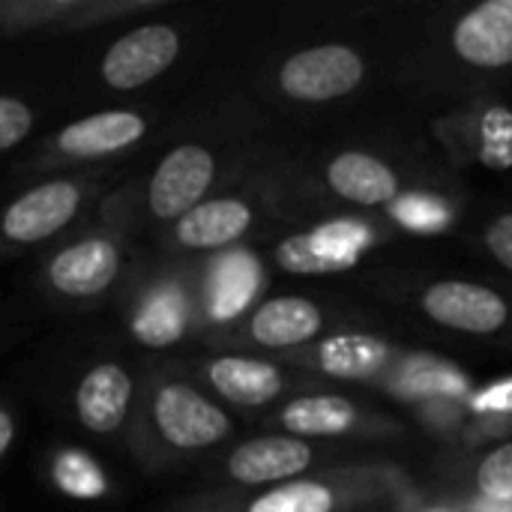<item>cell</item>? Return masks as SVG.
Masks as SVG:
<instances>
[{"instance_id":"cell-1","label":"cell","mask_w":512,"mask_h":512,"mask_svg":"<svg viewBox=\"0 0 512 512\" xmlns=\"http://www.w3.org/2000/svg\"><path fill=\"white\" fill-rule=\"evenodd\" d=\"M234 435L225 408L195 381L165 366L141 372V396L126 438V453L150 474L216 450Z\"/></svg>"},{"instance_id":"cell-2","label":"cell","mask_w":512,"mask_h":512,"mask_svg":"<svg viewBox=\"0 0 512 512\" xmlns=\"http://www.w3.org/2000/svg\"><path fill=\"white\" fill-rule=\"evenodd\" d=\"M135 267L132 237L93 216L87 225L45 249L36 267V288L60 309H96L111 297H120Z\"/></svg>"},{"instance_id":"cell-3","label":"cell","mask_w":512,"mask_h":512,"mask_svg":"<svg viewBox=\"0 0 512 512\" xmlns=\"http://www.w3.org/2000/svg\"><path fill=\"white\" fill-rule=\"evenodd\" d=\"M153 114L135 105L90 111L57 132L45 135L12 171L15 180H42L54 174H102L123 156L138 150L150 129Z\"/></svg>"},{"instance_id":"cell-4","label":"cell","mask_w":512,"mask_h":512,"mask_svg":"<svg viewBox=\"0 0 512 512\" xmlns=\"http://www.w3.org/2000/svg\"><path fill=\"white\" fill-rule=\"evenodd\" d=\"M108 195L102 174H54L27 183L0 204V261L48 249L87 225Z\"/></svg>"},{"instance_id":"cell-5","label":"cell","mask_w":512,"mask_h":512,"mask_svg":"<svg viewBox=\"0 0 512 512\" xmlns=\"http://www.w3.org/2000/svg\"><path fill=\"white\" fill-rule=\"evenodd\" d=\"M120 312L126 330L147 348H171L186 339L198 306L204 309L201 291L180 270H144L141 264L120 291Z\"/></svg>"},{"instance_id":"cell-6","label":"cell","mask_w":512,"mask_h":512,"mask_svg":"<svg viewBox=\"0 0 512 512\" xmlns=\"http://www.w3.org/2000/svg\"><path fill=\"white\" fill-rule=\"evenodd\" d=\"M141 396V372L120 357H93L72 381L69 414L75 426L105 444H126Z\"/></svg>"},{"instance_id":"cell-7","label":"cell","mask_w":512,"mask_h":512,"mask_svg":"<svg viewBox=\"0 0 512 512\" xmlns=\"http://www.w3.org/2000/svg\"><path fill=\"white\" fill-rule=\"evenodd\" d=\"M168 0H0V36H69L144 21Z\"/></svg>"},{"instance_id":"cell-8","label":"cell","mask_w":512,"mask_h":512,"mask_svg":"<svg viewBox=\"0 0 512 512\" xmlns=\"http://www.w3.org/2000/svg\"><path fill=\"white\" fill-rule=\"evenodd\" d=\"M183 54V33L171 21L144 18L105 45L96 81L111 93H135L159 81Z\"/></svg>"},{"instance_id":"cell-9","label":"cell","mask_w":512,"mask_h":512,"mask_svg":"<svg viewBox=\"0 0 512 512\" xmlns=\"http://www.w3.org/2000/svg\"><path fill=\"white\" fill-rule=\"evenodd\" d=\"M363 75L366 63L354 48L327 42L291 54L279 69V87L297 102H330L357 90Z\"/></svg>"},{"instance_id":"cell-10","label":"cell","mask_w":512,"mask_h":512,"mask_svg":"<svg viewBox=\"0 0 512 512\" xmlns=\"http://www.w3.org/2000/svg\"><path fill=\"white\" fill-rule=\"evenodd\" d=\"M315 453L303 438L294 435H264L237 444L222 465L225 483L240 489H273L300 477L312 465Z\"/></svg>"},{"instance_id":"cell-11","label":"cell","mask_w":512,"mask_h":512,"mask_svg":"<svg viewBox=\"0 0 512 512\" xmlns=\"http://www.w3.org/2000/svg\"><path fill=\"white\" fill-rule=\"evenodd\" d=\"M252 222L255 210L246 198L210 195L165 231V243L174 252H219L243 240Z\"/></svg>"},{"instance_id":"cell-12","label":"cell","mask_w":512,"mask_h":512,"mask_svg":"<svg viewBox=\"0 0 512 512\" xmlns=\"http://www.w3.org/2000/svg\"><path fill=\"white\" fill-rule=\"evenodd\" d=\"M423 309L435 324L477 336L498 333L510 321V306L498 291L459 279L435 282L423 294Z\"/></svg>"},{"instance_id":"cell-13","label":"cell","mask_w":512,"mask_h":512,"mask_svg":"<svg viewBox=\"0 0 512 512\" xmlns=\"http://www.w3.org/2000/svg\"><path fill=\"white\" fill-rule=\"evenodd\" d=\"M198 381L222 402L237 408H264L285 390V375L276 363L249 354H216L198 363Z\"/></svg>"},{"instance_id":"cell-14","label":"cell","mask_w":512,"mask_h":512,"mask_svg":"<svg viewBox=\"0 0 512 512\" xmlns=\"http://www.w3.org/2000/svg\"><path fill=\"white\" fill-rule=\"evenodd\" d=\"M363 243H366L363 228L336 222V225H324L306 234L285 237L276 246L273 258L288 273H303V276L339 273L357 261V252L363 249Z\"/></svg>"},{"instance_id":"cell-15","label":"cell","mask_w":512,"mask_h":512,"mask_svg":"<svg viewBox=\"0 0 512 512\" xmlns=\"http://www.w3.org/2000/svg\"><path fill=\"white\" fill-rule=\"evenodd\" d=\"M456 54L480 69L512 63V0H486L459 18L453 30Z\"/></svg>"},{"instance_id":"cell-16","label":"cell","mask_w":512,"mask_h":512,"mask_svg":"<svg viewBox=\"0 0 512 512\" xmlns=\"http://www.w3.org/2000/svg\"><path fill=\"white\" fill-rule=\"evenodd\" d=\"M324 327L321 309L306 297H273L261 303L243 330L246 342L261 348H297L309 345Z\"/></svg>"},{"instance_id":"cell-17","label":"cell","mask_w":512,"mask_h":512,"mask_svg":"<svg viewBox=\"0 0 512 512\" xmlns=\"http://www.w3.org/2000/svg\"><path fill=\"white\" fill-rule=\"evenodd\" d=\"M327 183L339 198L360 204V207H381L399 195L396 171L387 162L369 153H357V150L339 153L327 165Z\"/></svg>"},{"instance_id":"cell-18","label":"cell","mask_w":512,"mask_h":512,"mask_svg":"<svg viewBox=\"0 0 512 512\" xmlns=\"http://www.w3.org/2000/svg\"><path fill=\"white\" fill-rule=\"evenodd\" d=\"M255 288H258V261L243 252L228 255L210 270L207 291H201L204 312L216 321L234 318L249 306Z\"/></svg>"},{"instance_id":"cell-19","label":"cell","mask_w":512,"mask_h":512,"mask_svg":"<svg viewBox=\"0 0 512 512\" xmlns=\"http://www.w3.org/2000/svg\"><path fill=\"white\" fill-rule=\"evenodd\" d=\"M390 348L366 333H339L315 348V366L336 378H369L387 366Z\"/></svg>"},{"instance_id":"cell-20","label":"cell","mask_w":512,"mask_h":512,"mask_svg":"<svg viewBox=\"0 0 512 512\" xmlns=\"http://www.w3.org/2000/svg\"><path fill=\"white\" fill-rule=\"evenodd\" d=\"M294 438H336L354 429L357 408L342 396H300L279 414Z\"/></svg>"},{"instance_id":"cell-21","label":"cell","mask_w":512,"mask_h":512,"mask_svg":"<svg viewBox=\"0 0 512 512\" xmlns=\"http://www.w3.org/2000/svg\"><path fill=\"white\" fill-rule=\"evenodd\" d=\"M48 483L72 501H99L108 495L102 465L78 447H57L48 456Z\"/></svg>"},{"instance_id":"cell-22","label":"cell","mask_w":512,"mask_h":512,"mask_svg":"<svg viewBox=\"0 0 512 512\" xmlns=\"http://www.w3.org/2000/svg\"><path fill=\"white\" fill-rule=\"evenodd\" d=\"M39 123V108L12 90H0V156L21 147Z\"/></svg>"},{"instance_id":"cell-23","label":"cell","mask_w":512,"mask_h":512,"mask_svg":"<svg viewBox=\"0 0 512 512\" xmlns=\"http://www.w3.org/2000/svg\"><path fill=\"white\" fill-rule=\"evenodd\" d=\"M477 486L492 504L512 507V441L492 450L477 468Z\"/></svg>"},{"instance_id":"cell-24","label":"cell","mask_w":512,"mask_h":512,"mask_svg":"<svg viewBox=\"0 0 512 512\" xmlns=\"http://www.w3.org/2000/svg\"><path fill=\"white\" fill-rule=\"evenodd\" d=\"M486 246L489 252L498 258V264H504L512 273V213L507 216H498L489 231H486Z\"/></svg>"},{"instance_id":"cell-25","label":"cell","mask_w":512,"mask_h":512,"mask_svg":"<svg viewBox=\"0 0 512 512\" xmlns=\"http://www.w3.org/2000/svg\"><path fill=\"white\" fill-rule=\"evenodd\" d=\"M21 435V411L12 399H0V465L9 459Z\"/></svg>"},{"instance_id":"cell-26","label":"cell","mask_w":512,"mask_h":512,"mask_svg":"<svg viewBox=\"0 0 512 512\" xmlns=\"http://www.w3.org/2000/svg\"><path fill=\"white\" fill-rule=\"evenodd\" d=\"M474 408L477 411H512V381H504V384L486 390L483 396H477Z\"/></svg>"}]
</instances>
